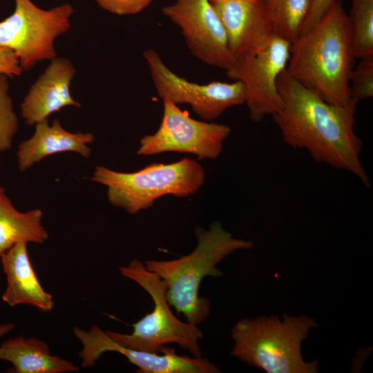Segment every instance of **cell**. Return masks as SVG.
<instances>
[{"label":"cell","mask_w":373,"mask_h":373,"mask_svg":"<svg viewBox=\"0 0 373 373\" xmlns=\"http://www.w3.org/2000/svg\"><path fill=\"white\" fill-rule=\"evenodd\" d=\"M277 86L283 106L272 117L284 142L307 150L316 162L354 174L370 187L360 157L363 142L354 131L356 104L329 103L286 69Z\"/></svg>","instance_id":"cell-1"},{"label":"cell","mask_w":373,"mask_h":373,"mask_svg":"<svg viewBox=\"0 0 373 373\" xmlns=\"http://www.w3.org/2000/svg\"><path fill=\"white\" fill-rule=\"evenodd\" d=\"M354 60L348 15L343 1L334 0L319 20L291 44L286 70L329 103L357 105L350 90Z\"/></svg>","instance_id":"cell-2"},{"label":"cell","mask_w":373,"mask_h":373,"mask_svg":"<svg viewBox=\"0 0 373 373\" xmlns=\"http://www.w3.org/2000/svg\"><path fill=\"white\" fill-rule=\"evenodd\" d=\"M195 234L198 244L190 254L169 260H146L144 264L164 281L170 306L187 322L198 325L211 312L209 300L199 296L203 279L221 276L222 272L216 265L236 251L251 249L254 244L234 238L219 222H213L209 230L197 227Z\"/></svg>","instance_id":"cell-3"},{"label":"cell","mask_w":373,"mask_h":373,"mask_svg":"<svg viewBox=\"0 0 373 373\" xmlns=\"http://www.w3.org/2000/svg\"><path fill=\"white\" fill-rule=\"evenodd\" d=\"M318 327L306 315L242 318L231 329V355L267 373H317L318 361H305L301 345Z\"/></svg>","instance_id":"cell-4"},{"label":"cell","mask_w":373,"mask_h":373,"mask_svg":"<svg viewBox=\"0 0 373 373\" xmlns=\"http://www.w3.org/2000/svg\"><path fill=\"white\" fill-rule=\"evenodd\" d=\"M91 180L107 188L111 204L134 215L152 207L156 200L171 195L186 198L203 185L205 171L196 160L153 163L134 172H120L97 165Z\"/></svg>","instance_id":"cell-5"},{"label":"cell","mask_w":373,"mask_h":373,"mask_svg":"<svg viewBox=\"0 0 373 373\" xmlns=\"http://www.w3.org/2000/svg\"><path fill=\"white\" fill-rule=\"evenodd\" d=\"M121 275L145 290L153 302V309L133 325L131 334L106 331L119 345L140 351L162 353L167 343H176L194 357H202L199 341L203 334L195 325L179 320L166 298L164 281L137 259L119 267Z\"/></svg>","instance_id":"cell-6"},{"label":"cell","mask_w":373,"mask_h":373,"mask_svg":"<svg viewBox=\"0 0 373 373\" xmlns=\"http://www.w3.org/2000/svg\"><path fill=\"white\" fill-rule=\"evenodd\" d=\"M13 12L0 21V46L13 51L23 70L57 57L56 39L70 28L71 4L44 10L31 0H14Z\"/></svg>","instance_id":"cell-7"},{"label":"cell","mask_w":373,"mask_h":373,"mask_svg":"<svg viewBox=\"0 0 373 373\" xmlns=\"http://www.w3.org/2000/svg\"><path fill=\"white\" fill-rule=\"evenodd\" d=\"M162 101L160 125L154 133L140 139L137 154L147 156L176 152L193 154L198 160L218 158L231 128L224 124L193 119L169 99Z\"/></svg>","instance_id":"cell-8"},{"label":"cell","mask_w":373,"mask_h":373,"mask_svg":"<svg viewBox=\"0 0 373 373\" xmlns=\"http://www.w3.org/2000/svg\"><path fill=\"white\" fill-rule=\"evenodd\" d=\"M158 96L173 104H187L202 119L211 122L227 109L245 102V88L239 81L200 84L173 73L154 49L143 52Z\"/></svg>","instance_id":"cell-9"},{"label":"cell","mask_w":373,"mask_h":373,"mask_svg":"<svg viewBox=\"0 0 373 373\" xmlns=\"http://www.w3.org/2000/svg\"><path fill=\"white\" fill-rule=\"evenodd\" d=\"M290 46L288 41L274 36L261 50L234 59L225 71L229 79L244 84L245 104L253 122H260L265 116L279 111L283 106L277 79L287 68Z\"/></svg>","instance_id":"cell-10"},{"label":"cell","mask_w":373,"mask_h":373,"mask_svg":"<svg viewBox=\"0 0 373 373\" xmlns=\"http://www.w3.org/2000/svg\"><path fill=\"white\" fill-rule=\"evenodd\" d=\"M163 15L181 30L192 55L209 66L225 71L233 58L223 24L209 0H175Z\"/></svg>","instance_id":"cell-11"},{"label":"cell","mask_w":373,"mask_h":373,"mask_svg":"<svg viewBox=\"0 0 373 373\" xmlns=\"http://www.w3.org/2000/svg\"><path fill=\"white\" fill-rule=\"evenodd\" d=\"M75 337L82 345L79 356L82 367H93L106 352H115L124 356L137 367L142 373H218L221 370L207 358L178 355L175 351L166 347L162 353H152L131 349L115 341L106 332L97 325L88 330L79 327L73 328Z\"/></svg>","instance_id":"cell-12"},{"label":"cell","mask_w":373,"mask_h":373,"mask_svg":"<svg viewBox=\"0 0 373 373\" xmlns=\"http://www.w3.org/2000/svg\"><path fill=\"white\" fill-rule=\"evenodd\" d=\"M225 29L234 59L264 48L273 34L263 0H209Z\"/></svg>","instance_id":"cell-13"},{"label":"cell","mask_w":373,"mask_h":373,"mask_svg":"<svg viewBox=\"0 0 373 373\" xmlns=\"http://www.w3.org/2000/svg\"><path fill=\"white\" fill-rule=\"evenodd\" d=\"M76 69L66 58L57 57L50 61L21 104V115L26 124L35 126L66 106L81 107L70 93Z\"/></svg>","instance_id":"cell-14"},{"label":"cell","mask_w":373,"mask_h":373,"mask_svg":"<svg viewBox=\"0 0 373 373\" xmlns=\"http://www.w3.org/2000/svg\"><path fill=\"white\" fill-rule=\"evenodd\" d=\"M95 140L92 133H72L62 127L59 119L52 124L48 119L35 125L32 135L22 141L17 147V160L20 171H26L46 157L64 152H74L89 157V145Z\"/></svg>","instance_id":"cell-15"},{"label":"cell","mask_w":373,"mask_h":373,"mask_svg":"<svg viewBox=\"0 0 373 373\" xmlns=\"http://www.w3.org/2000/svg\"><path fill=\"white\" fill-rule=\"evenodd\" d=\"M27 245L18 243L0 256L7 281L1 298L10 307L27 305L49 312L55 306L53 297L41 285L29 258Z\"/></svg>","instance_id":"cell-16"},{"label":"cell","mask_w":373,"mask_h":373,"mask_svg":"<svg viewBox=\"0 0 373 373\" xmlns=\"http://www.w3.org/2000/svg\"><path fill=\"white\" fill-rule=\"evenodd\" d=\"M0 360L10 363L16 373L77 372L79 367L52 355L48 343L35 338L17 336L0 345Z\"/></svg>","instance_id":"cell-17"},{"label":"cell","mask_w":373,"mask_h":373,"mask_svg":"<svg viewBox=\"0 0 373 373\" xmlns=\"http://www.w3.org/2000/svg\"><path fill=\"white\" fill-rule=\"evenodd\" d=\"M43 216L39 209L18 211L6 193L3 195L0 198V256L18 243L44 244L48 233L43 225Z\"/></svg>","instance_id":"cell-18"},{"label":"cell","mask_w":373,"mask_h":373,"mask_svg":"<svg viewBox=\"0 0 373 373\" xmlns=\"http://www.w3.org/2000/svg\"><path fill=\"white\" fill-rule=\"evenodd\" d=\"M273 36L291 44L301 35L313 0H263Z\"/></svg>","instance_id":"cell-19"},{"label":"cell","mask_w":373,"mask_h":373,"mask_svg":"<svg viewBox=\"0 0 373 373\" xmlns=\"http://www.w3.org/2000/svg\"><path fill=\"white\" fill-rule=\"evenodd\" d=\"M348 19L355 59L373 56V0H352Z\"/></svg>","instance_id":"cell-20"},{"label":"cell","mask_w":373,"mask_h":373,"mask_svg":"<svg viewBox=\"0 0 373 373\" xmlns=\"http://www.w3.org/2000/svg\"><path fill=\"white\" fill-rule=\"evenodd\" d=\"M8 77L0 75V153L10 149L19 129V120L9 95Z\"/></svg>","instance_id":"cell-21"},{"label":"cell","mask_w":373,"mask_h":373,"mask_svg":"<svg viewBox=\"0 0 373 373\" xmlns=\"http://www.w3.org/2000/svg\"><path fill=\"white\" fill-rule=\"evenodd\" d=\"M360 59L353 68L350 79L351 98L357 104L373 97V56Z\"/></svg>","instance_id":"cell-22"},{"label":"cell","mask_w":373,"mask_h":373,"mask_svg":"<svg viewBox=\"0 0 373 373\" xmlns=\"http://www.w3.org/2000/svg\"><path fill=\"white\" fill-rule=\"evenodd\" d=\"M104 10L118 15H131L146 9L153 0H95Z\"/></svg>","instance_id":"cell-23"},{"label":"cell","mask_w":373,"mask_h":373,"mask_svg":"<svg viewBox=\"0 0 373 373\" xmlns=\"http://www.w3.org/2000/svg\"><path fill=\"white\" fill-rule=\"evenodd\" d=\"M23 70L15 53L3 46H0V75L8 77L20 76Z\"/></svg>","instance_id":"cell-24"},{"label":"cell","mask_w":373,"mask_h":373,"mask_svg":"<svg viewBox=\"0 0 373 373\" xmlns=\"http://www.w3.org/2000/svg\"><path fill=\"white\" fill-rule=\"evenodd\" d=\"M334 1V0H313L312 8L304 24L302 33L308 30L319 20L328 10Z\"/></svg>","instance_id":"cell-25"},{"label":"cell","mask_w":373,"mask_h":373,"mask_svg":"<svg viewBox=\"0 0 373 373\" xmlns=\"http://www.w3.org/2000/svg\"><path fill=\"white\" fill-rule=\"evenodd\" d=\"M15 327V324L6 323L0 325V338L7 334Z\"/></svg>","instance_id":"cell-26"},{"label":"cell","mask_w":373,"mask_h":373,"mask_svg":"<svg viewBox=\"0 0 373 373\" xmlns=\"http://www.w3.org/2000/svg\"><path fill=\"white\" fill-rule=\"evenodd\" d=\"M4 194H5V189L3 186H0V198Z\"/></svg>","instance_id":"cell-27"}]
</instances>
